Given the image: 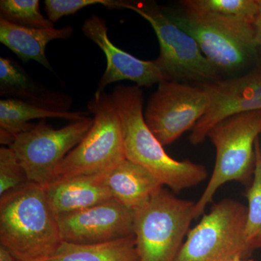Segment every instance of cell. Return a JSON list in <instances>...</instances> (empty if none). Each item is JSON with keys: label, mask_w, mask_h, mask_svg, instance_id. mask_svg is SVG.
Masks as SVG:
<instances>
[{"label": "cell", "mask_w": 261, "mask_h": 261, "mask_svg": "<svg viewBox=\"0 0 261 261\" xmlns=\"http://www.w3.org/2000/svg\"><path fill=\"white\" fill-rule=\"evenodd\" d=\"M0 18L29 28H55L54 23L41 13L38 0H1Z\"/></svg>", "instance_id": "22"}, {"label": "cell", "mask_w": 261, "mask_h": 261, "mask_svg": "<svg viewBox=\"0 0 261 261\" xmlns=\"http://www.w3.org/2000/svg\"><path fill=\"white\" fill-rule=\"evenodd\" d=\"M255 163L253 177L247 188L246 197V223L245 238L246 243L252 252L261 250V155L259 137L255 142Z\"/></svg>", "instance_id": "20"}, {"label": "cell", "mask_w": 261, "mask_h": 261, "mask_svg": "<svg viewBox=\"0 0 261 261\" xmlns=\"http://www.w3.org/2000/svg\"><path fill=\"white\" fill-rule=\"evenodd\" d=\"M63 243L45 187L29 182L0 197V245L19 261H47Z\"/></svg>", "instance_id": "1"}, {"label": "cell", "mask_w": 261, "mask_h": 261, "mask_svg": "<svg viewBox=\"0 0 261 261\" xmlns=\"http://www.w3.org/2000/svg\"><path fill=\"white\" fill-rule=\"evenodd\" d=\"M135 212L114 200L84 210L58 216L65 243L93 245L134 234Z\"/></svg>", "instance_id": "12"}, {"label": "cell", "mask_w": 261, "mask_h": 261, "mask_svg": "<svg viewBox=\"0 0 261 261\" xmlns=\"http://www.w3.org/2000/svg\"><path fill=\"white\" fill-rule=\"evenodd\" d=\"M30 182L25 168L9 147L0 149V197L22 188Z\"/></svg>", "instance_id": "23"}, {"label": "cell", "mask_w": 261, "mask_h": 261, "mask_svg": "<svg viewBox=\"0 0 261 261\" xmlns=\"http://www.w3.org/2000/svg\"><path fill=\"white\" fill-rule=\"evenodd\" d=\"M47 261H140L135 235L108 243L75 245L63 242Z\"/></svg>", "instance_id": "19"}, {"label": "cell", "mask_w": 261, "mask_h": 261, "mask_svg": "<svg viewBox=\"0 0 261 261\" xmlns=\"http://www.w3.org/2000/svg\"><path fill=\"white\" fill-rule=\"evenodd\" d=\"M118 9L133 10L150 24L160 46L159 58L154 61L166 80L197 84L220 80L219 70L195 39L173 21L167 8L150 2L119 1Z\"/></svg>", "instance_id": "5"}, {"label": "cell", "mask_w": 261, "mask_h": 261, "mask_svg": "<svg viewBox=\"0 0 261 261\" xmlns=\"http://www.w3.org/2000/svg\"><path fill=\"white\" fill-rule=\"evenodd\" d=\"M123 132L128 161L143 166L172 191L179 192L205 181V166L170 157L149 130L143 115V93L138 86H118L111 94Z\"/></svg>", "instance_id": "2"}, {"label": "cell", "mask_w": 261, "mask_h": 261, "mask_svg": "<svg viewBox=\"0 0 261 261\" xmlns=\"http://www.w3.org/2000/svg\"><path fill=\"white\" fill-rule=\"evenodd\" d=\"M73 34L71 27L62 29L29 28L0 18V42L24 63L32 60L49 70L51 68L46 57L47 44L56 39H69Z\"/></svg>", "instance_id": "16"}, {"label": "cell", "mask_w": 261, "mask_h": 261, "mask_svg": "<svg viewBox=\"0 0 261 261\" xmlns=\"http://www.w3.org/2000/svg\"><path fill=\"white\" fill-rule=\"evenodd\" d=\"M208 106V95L200 86L163 81L149 99L144 116L149 130L166 146L192 130Z\"/></svg>", "instance_id": "10"}, {"label": "cell", "mask_w": 261, "mask_h": 261, "mask_svg": "<svg viewBox=\"0 0 261 261\" xmlns=\"http://www.w3.org/2000/svg\"><path fill=\"white\" fill-rule=\"evenodd\" d=\"M180 28L196 41L207 59L221 72L241 70L256 56L254 23L212 13L167 8Z\"/></svg>", "instance_id": "4"}, {"label": "cell", "mask_w": 261, "mask_h": 261, "mask_svg": "<svg viewBox=\"0 0 261 261\" xmlns=\"http://www.w3.org/2000/svg\"><path fill=\"white\" fill-rule=\"evenodd\" d=\"M84 35L106 55L107 66L96 92H103L110 84L121 81L135 82L138 87H149L166 80L155 61H142L114 45L108 35L104 19L93 15L82 27Z\"/></svg>", "instance_id": "13"}, {"label": "cell", "mask_w": 261, "mask_h": 261, "mask_svg": "<svg viewBox=\"0 0 261 261\" xmlns=\"http://www.w3.org/2000/svg\"><path fill=\"white\" fill-rule=\"evenodd\" d=\"M261 132V111L240 113L219 122L207 134L216 151L214 171L195 202L194 218L205 213L220 187L228 181L250 186L255 163V142Z\"/></svg>", "instance_id": "3"}, {"label": "cell", "mask_w": 261, "mask_h": 261, "mask_svg": "<svg viewBox=\"0 0 261 261\" xmlns=\"http://www.w3.org/2000/svg\"><path fill=\"white\" fill-rule=\"evenodd\" d=\"M15 261H19V260H15Z\"/></svg>", "instance_id": "29"}, {"label": "cell", "mask_w": 261, "mask_h": 261, "mask_svg": "<svg viewBox=\"0 0 261 261\" xmlns=\"http://www.w3.org/2000/svg\"><path fill=\"white\" fill-rule=\"evenodd\" d=\"M15 258L9 250L0 245V261H15Z\"/></svg>", "instance_id": "26"}, {"label": "cell", "mask_w": 261, "mask_h": 261, "mask_svg": "<svg viewBox=\"0 0 261 261\" xmlns=\"http://www.w3.org/2000/svg\"><path fill=\"white\" fill-rule=\"evenodd\" d=\"M247 207L232 199L215 204L190 229L176 261H231L252 251L245 238Z\"/></svg>", "instance_id": "8"}, {"label": "cell", "mask_w": 261, "mask_h": 261, "mask_svg": "<svg viewBox=\"0 0 261 261\" xmlns=\"http://www.w3.org/2000/svg\"><path fill=\"white\" fill-rule=\"evenodd\" d=\"M105 181L113 199L133 211L145 205L163 188L148 170L127 159L105 173Z\"/></svg>", "instance_id": "15"}, {"label": "cell", "mask_w": 261, "mask_h": 261, "mask_svg": "<svg viewBox=\"0 0 261 261\" xmlns=\"http://www.w3.org/2000/svg\"><path fill=\"white\" fill-rule=\"evenodd\" d=\"M0 93L8 99H18L41 107L68 111L59 96L38 85L15 61L0 58Z\"/></svg>", "instance_id": "18"}, {"label": "cell", "mask_w": 261, "mask_h": 261, "mask_svg": "<svg viewBox=\"0 0 261 261\" xmlns=\"http://www.w3.org/2000/svg\"><path fill=\"white\" fill-rule=\"evenodd\" d=\"M195 202L162 188L135 212L134 234L140 261H176L195 213Z\"/></svg>", "instance_id": "6"}, {"label": "cell", "mask_w": 261, "mask_h": 261, "mask_svg": "<svg viewBox=\"0 0 261 261\" xmlns=\"http://www.w3.org/2000/svg\"><path fill=\"white\" fill-rule=\"evenodd\" d=\"M118 2L114 0H46L44 5L48 19L55 23L63 17L74 14L89 5H102L109 9H117Z\"/></svg>", "instance_id": "24"}, {"label": "cell", "mask_w": 261, "mask_h": 261, "mask_svg": "<svg viewBox=\"0 0 261 261\" xmlns=\"http://www.w3.org/2000/svg\"><path fill=\"white\" fill-rule=\"evenodd\" d=\"M57 214H70L113 199L105 173L56 177L45 187Z\"/></svg>", "instance_id": "14"}, {"label": "cell", "mask_w": 261, "mask_h": 261, "mask_svg": "<svg viewBox=\"0 0 261 261\" xmlns=\"http://www.w3.org/2000/svg\"><path fill=\"white\" fill-rule=\"evenodd\" d=\"M93 123V118H87L55 129L42 121L20 134L9 147L25 168L29 181L46 187L54 179L59 163L82 142Z\"/></svg>", "instance_id": "9"}, {"label": "cell", "mask_w": 261, "mask_h": 261, "mask_svg": "<svg viewBox=\"0 0 261 261\" xmlns=\"http://www.w3.org/2000/svg\"><path fill=\"white\" fill-rule=\"evenodd\" d=\"M182 9L212 13L255 23L260 5L258 0H185Z\"/></svg>", "instance_id": "21"}, {"label": "cell", "mask_w": 261, "mask_h": 261, "mask_svg": "<svg viewBox=\"0 0 261 261\" xmlns=\"http://www.w3.org/2000/svg\"><path fill=\"white\" fill-rule=\"evenodd\" d=\"M231 261H254L253 260H247V259L240 258V257H238V258L233 259V260Z\"/></svg>", "instance_id": "27"}, {"label": "cell", "mask_w": 261, "mask_h": 261, "mask_svg": "<svg viewBox=\"0 0 261 261\" xmlns=\"http://www.w3.org/2000/svg\"><path fill=\"white\" fill-rule=\"evenodd\" d=\"M259 145H260V152L261 155V132L260 136H259Z\"/></svg>", "instance_id": "28"}, {"label": "cell", "mask_w": 261, "mask_h": 261, "mask_svg": "<svg viewBox=\"0 0 261 261\" xmlns=\"http://www.w3.org/2000/svg\"><path fill=\"white\" fill-rule=\"evenodd\" d=\"M258 2L259 5H260V10H259L258 15L255 19V23H254V27H255L257 49L261 53V0H258Z\"/></svg>", "instance_id": "25"}, {"label": "cell", "mask_w": 261, "mask_h": 261, "mask_svg": "<svg viewBox=\"0 0 261 261\" xmlns=\"http://www.w3.org/2000/svg\"><path fill=\"white\" fill-rule=\"evenodd\" d=\"M205 91L209 106L204 116L192 128V145L202 143L209 130L228 117L261 111V69L226 80L197 84Z\"/></svg>", "instance_id": "11"}, {"label": "cell", "mask_w": 261, "mask_h": 261, "mask_svg": "<svg viewBox=\"0 0 261 261\" xmlns=\"http://www.w3.org/2000/svg\"><path fill=\"white\" fill-rule=\"evenodd\" d=\"M88 108L94 114L93 124L59 163L55 178L102 174L126 159L121 120L111 94L96 92Z\"/></svg>", "instance_id": "7"}, {"label": "cell", "mask_w": 261, "mask_h": 261, "mask_svg": "<svg viewBox=\"0 0 261 261\" xmlns=\"http://www.w3.org/2000/svg\"><path fill=\"white\" fill-rule=\"evenodd\" d=\"M88 113L69 112L41 107L15 99L0 101V142L10 147L20 134L33 126L30 121L47 118H63L72 122L88 118Z\"/></svg>", "instance_id": "17"}]
</instances>
